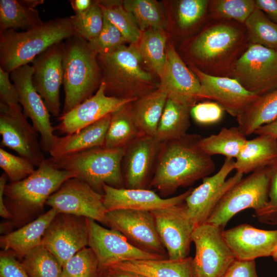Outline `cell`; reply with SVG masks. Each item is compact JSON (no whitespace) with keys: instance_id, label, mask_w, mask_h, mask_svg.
Here are the masks:
<instances>
[{"instance_id":"cell-1","label":"cell","mask_w":277,"mask_h":277,"mask_svg":"<svg viewBox=\"0 0 277 277\" xmlns=\"http://www.w3.org/2000/svg\"><path fill=\"white\" fill-rule=\"evenodd\" d=\"M202 137L187 134L175 140L162 143L150 186L163 195L177 188L192 185L212 174L215 168L212 156L200 145Z\"/></svg>"},{"instance_id":"cell-2","label":"cell","mask_w":277,"mask_h":277,"mask_svg":"<svg viewBox=\"0 0 277 277\" xmlns=\"http://www.w3.org/2000/svg\"><path fill=\"white\" fill-rule=\"evenodd\" d=\"M192 41L189 54L203 72L230 77L248 41L244 24L232 20H214Z\"/></svg>"},{"instance_id":"cell-3","label":"cell","mask_w":277,"mask_h":277,"mask_svg":"<svg viewBox=\"0 0 277 277\" xmlns=\"http://www.w3.org/2000/svg\"><path fill=\"white\" fill-rule=\"evenodd\" d=\"M76 35L70 17L50 19L26 31L0 30V68L10 73L52 46Z\"/></svg>"},{"instance_id":"cell-4","label":"cell","mask_w":277,"mask_h":277,"mask_svg":"<svg viewBox=\"0 0 277 277\" xmlns=\"http://www.w3.org/2000/svg\"><path fill=\"white\" fill-rule=\"evenodd\" d=\"M72 177H75L74 173L56 168L48 159L27 177L7 184L4 202L13 222L23 226L29 223L43 210L49 196Z\"/></svg>"},{"instance_id":"cell-5","label":"cell","mask_w":277,"mask_h":277,"mask_svg":"<svg viewBox=\"0 0 277 277\" xmlns=\"http://www.w3.org/2000/svg\"><path fill=\"white\" fill-rule=\"evenodd\" d=\"M64 45L63 84L65 100L62 114L92 96L102 81L97 54L87 40L75 35L66 39Z\"/></svg>"},{"instance_id":"cell-6","label":"cell","mask_w":277,"mask_h":277,"mask_svg":"<svg viewBox=\"0 0 277 277\" xmlns=\"http://www.w3.org/2000/svg\"><path fill=\"white\" fill-rule=\"evenodd\" d=\"M102 81L108 96L136 98L152 90L151 74L142 67L137 44L123 45L105 54L97 55Z\"/></svg>"},{"instance_id":"cell-7","label":"cell","mask_w":277,"mask_h":277,"mask_svg":"<svg viewBox=\"0 0 277 277\" xmlns=\"http://www.w3.org/2000/svg\"><path fill=\"white\" fill-rule=\"evenodd\" d=\"M125 148L101 146L50 158L56 168L74 173L75 177L103 194V186L124 188L122 161Z\"/></svg>"},{"instance_id":"cell-8","label":"cell","mask_w":277,"mask_h":277,"mask_svg":"<svg viewBox=\"0 0 277 277\" xmlns=\"http://www.w3.org/2000/svg\"><path fill=\"white\" fill-rule=\"evenodd\" d=\"M270 182L268 167L242 178L222 197L205 223L224 230L234 215L245 209H252L259 221L266 224Z\"/></svg>"},{"instance_id":"cell-9","label":"cell","mask_w":277,"mask_h":277,"mask_svg":"<svg viewBox=\"0 0 277 277\" xmlns=\"http://www.w3.org/2000/svg\"><path fill=\"white\" fill-rule=\"evenodd\" d=\"M231 77L261 96L277 89V50L248 43L233 68Z\"/></svg>"},{"instance_id":"cell-10","label":"cell","mask_w":277,"mask_h":277,"mask_svg":"<svg viewBox=\"0 0 277 277\" xmlns=\"http://www.w3.org/2000/svg\"><path fill=\"white\" fill-rule=\"evenodd\" d=\"M222 231L219 227L207 223L194 228L191 236L195 248L192 261L193 277H222L236 259Z\"/></svg>"},{"instance_id":"cell-11","label":"cell","mask_w":277,"mask_h":277,"mask_svg":"<svg viewBox=\"0 0 277 277\" xmlns=\"http://www.w3.org/2000/svg\"><path fill=\"white\" fill-rule=\"evenodd\" d=\"M46 205L60 213L93 220L107 225L103 194L76 177L64 182L48 199Z\"/></svg>"},{"instance_id":"cell-12","label":"cell","mask_w":277,"mask_h":277,"mask_svg":"<svg viewBox=\"0 0 277 277\" xmlns=\"http://www.w3.org/2000/svg\"><path fill=\"white\" fill-rule=\"evenodd\" d=\"M234 163L233 159L226 158L220 170L202 179V184L192 189L186 198L187 214L195 227L206 222L224 194L243 178V174L236 172L227 179L234 170Z\"/></svg>"},{"instance_id":"cell-13","label":"cell","mask_w":277,"mask_h":277,"mask_svg":"<svg viewBox=\"0 0 277 277\" xmlns=\"http://www.w3.org/2000/svg\"><path fill=\"white\" fill-rule=\"evenodd\" d=\"M37 133L27 121L19 104L8 106L0 103L1 147L14 150L37 167L45 160Z\"/></svg>"},{"instance_id":"cell-14","label":"cell","mask_w":277,"mask_h":277,"mask_svg":"<svg viewBox=\"0 0 277 277\" xmlns=\"http://www.w3.org/2000/svg\"><path fill=\"white\" fill-rule=\"evenodd\" d=\"M42 245L63 267L73 255L88 245L87 218L58 213L46 229Z\"/></svg>"},{"instance_id":"cell-15","label":"cell","mask_w":277,"mask_h":277,"mask_svg":"<svg viewBox=\"0 0 277 277\" xmlns=\"http://www.w3.org/2000/svg\"><path fill=\"white\" fill-rule=\"evenodd\" d=\"M33 69L26 65L10 73V78L17 91L19 104L26 117L41 135V144L44 151L49 152L57 136L50 121V112L32 82Z\"/></svg>"},{"instance_id":"cell-16","label":"cell","mask_w":277,"mask_h":277,"mask_svg":"<svg viewBox=\"0 0 277 277\" xmlns=\"http://www.w3.org/2000/svg\"><path fill=\"white\" fill-rule=\"evenodd\" d=\"M87 219L88 246L94 252L100 268L128 261L165 259L136 247L118 231L105 228L96 221Z\"/></svg>"},{"instance_id":"cell-17","label":"cell","mask_w":277,"mask_h":277,"mask_svg":"<svg viewBox=\"0 0 277 277\" xmlns=\"http://www.w3.org/2000/svg\"><path fill=\"white\" fill-rule=\"evenodd\" d=\"M106 221L107 226L120 232L136 247L166 258L167 253L151 212L131 209L109 211Z\"/></svg>"},{"instance_id":"cell-18","label":"cell","mask_w":277,"mask_h":277,"mask_svg":"<svg viewBox=\"0 0 277 277\" xmlns=\"http://www.w3.org/2000/svg\"><path fill=\"white\" fill-rule=\"evenodd\" d=\"M64 43L49 47L32 61L33 84L54 116H60V91L63 82Z\"/></svg>"},{"instance_id":"cell-19","label":"cell","mask_w":277,"mask_h":277,"mask_svg":"<svg viewBox=\"0 0 277 277\" xmlns=\"http://www.w3.org/2000/svg\"><path fill=\"white\" fill-rule=\"evenodd\" d=\"M184 203L151 211L157 233L170 260L188 257L192 234L196 227L187 214Z\"/></svg>"},{"instance_id":"cell-20","label":"cell","mask_w":277,"mask_h":277,"mask_svg":"<svg viewBox=\"0 0 277 277\" xmlns=\"http://www.w3.org/2000/svg\"><path fill=\"white\" fill-rule=\"evenodd\" d=\"M158 88L167 98L192 108L201 98V84L195 73L188 68L174 47L169 44Z\"/></svg>"},{"instance_id":"cell-21","label":"cell","mask_w":277,"mask_h":277,"mask_svg":"<svg viewBox=\"0 0 277 277\" xmlns=\"http://www.w3.org/2000/svg\"><path fill=\"white\" fill-rule=\"evenodd\" d=\"M136 98L108 96L106 93V85L102 82L92 96L60 116V123L55 129L66 135L72 134L112 114Z\"/></svg>"},{"instance_id":"cell-22","label":"cell","mask_w":277,"mask_h":277,"mask_svg":"<svg viewBox=\"0 0 277 277\" xmlns=\"http://www.w3.org/2000/svg\"><path fill=\"white\" fill-rule=\"evenodd\" d=\"M189 68L200 81L201 98L214 101L232 116L238 117L259 97L235 78L206 74L194 65Z\"/></svg>"},{"instance_id":"cell-23","label":"cell","mask_w":277,"mask_h":277,"mask_svg":"<svg viewBox=\"0 0 277 277\" xmlns=\"http://www.w3.org/2000/svg\"><path fill=\"white\" fill-rule=\"evenodd\" d=\"M222 235L236 259L272 256L277 248V229L263 230L248 224L224 230Z\"/></svg>"},{"instance_id":"cell-24","label":"cell","mask_w":277,"mask_h":277,"mask_svg":"<svg viewBox=\"0 0 277 277\" xmlns=\"http://www.w3.org/2000/svg\"><path fill=\"white\" fill-rule=\"evenodd\" d=\"M192 189L175 196L163 198L145 188H115L104 185V203L108 211L131 209L151 212L183 204Z\"/></svg>"},{"instance_id":"cell-25","label":"cell","mask_w":277,"mask_h":277,"mask_svg":"<svg viewBox=\"0 0 277 277\" xmlns=\"http://www.w3.org/2000/svg\"><path fill=\"white\" fill-rule=\"evenodd\" d=\"M162 143L154 136L141 134L125 148L122 164L128 188H145Z\"/></svg>"},{"instance_id":"cell-26","label":"cell","mask_w":277,"mask_h":277,"mask_svg":"<svg viewBox=\"0 0 277 277\" xmlns=\"http://www.w3.org/2000/svg\"><path fill=\"white\" fill-rule=\"evenodd\" d=\"M58 213L56 210L51 208L16 230L2 236L1 247L22 260L31 250L42 244L46 229Z\"/></svg>"},{"instance_id":"cell-27","label":"cell","mask_w":277,"mask_h":277,"mask_svg":"<svg viewBox=\"0 0 277 277\" xmlns=\"http://www.w3.org/2000/svg\"><path fill=\"white\" fill-rule=\"evenodd\" d=\"M192 261L190 256L177 260H137L118 263L108 268L144 277H193Z\"/></svg>"},{"instance_id":"cell-28","label":"cell","mask_w":277,"mask_h":277,"mask_svg":"<svg viewBox=\"0 0 277 277\" xmlns=\"http://www.w3.org/2000/svg\"><path fill=\"white\" fill-rule=\"evenodd\" d=\"M111 114L77 132L57 137L49 153L57 157L104 146Z\"/></svg>"},{"instance_id":"cell-29","label":"cell","mask_w":277,"mask_h":277,"mask_svg":"<svg viewBox=\"0 0 277 277\" xmlns=\"http://www.w3.org/2000/svg\"><path fill=\"white\" fill-rule=\"evenodd\" d=\"M277 160V140L267 134L247 140L234 163V170L243 174L272 165Z\"/></svg>"},{"instance_id":"cell-30","label":"cell","mask_w":277,"mask_h":277,"mask_svg":"<svg viewBox=\"0 0 277 277\" xmlns=\"http://www.w3.org/2000/svg\"><path fill=\"white\" fill-rule=\"evenodd\" d=\"M167 100L166 94L157 88L131 103L134 121L142 134L155 136Z\"/></svg>"},{"instance_id":"cell-31","label":"cell","mask_w":277,"mask_h":277,"mask_svg":"<svg viewBox=\"0 0 277 277\" xmlns=\"http://www.w3.org/2000/svg\"><path fill=\"white\" fill-rule=\"evenodd\" d=\"M191 108L167 98L154 137L163 143L185 136L190 125Z\"/></svg>"},{"instance_id":"cell-32","label":"cell","mask_w":277,"mask_h":277,"mask_svg":"<svg viewBox=\"0 0 277 277\" xmlns=\"http://www.w3.org/2000/svg\"><path fill=\"white\" fill-rule=\"evenodd\" d=\"M276 118L277 89L259 96L247 109L236 117L237 127L247 136Z\"/></svg>"},{"instance_id":"cell-33","label":"cell","mask_w":277,"mask_h":277,"mask_svg":"<svg viewBox=\"0 0 277 277\" xmlns=\"http://www.w3.org/2000/svg\"><path fill=\"white\" fill-rule=\"evenodd\" d=\"M131 103L125 105L111 114L104 147L112 149L125 148L142 134L134 121Z\"/></svg>"},{"instance_id":"cell-34","label":"cell","mask_w":277,"mask_h":277,"mask_svg":"<svg viewBox=\"0 0 277 277\" xmlns=\"http://www.w3.org/2000/svg\"><path fill=\"white\" fill-rule=\"evenodd\" d=\"M247 140L237 126L224 127L216 134L202 137L200 145L211 156L217 154L236 159Z\"/></svg>"},{"instance_id":"cell-35","label":"cell","mask_w":277,"mask_h":277,"mask_svg":"<svg viewBox=\"0 0 277 277\" xmlns=\"http://www.w3.org/2000/svg\"><path fill=\"white\" fill-rule=\"evenodd\" d=\"M43 23L37 9L25 6L17 0L0 1V30L26 31Z\"/></svg>"},{"instance_id":"cell-36","label":"cell","mask_w":277,"mask_h":277,"mask_svg":"<svg viewBox=\"0 0 277 277\" xmlns=\"http://www.w3.org/2000/svg\"><path fill=\"white\" fill-rule=\"evenodd\" d=\"M167 36L164 30L150 28L142 32L137 43L143 63L160 76L166 56Z\"/></svg>"},{"instance_id":"cell-37","label":"cell","mask_w":277,"mask_h":277,"mask_svg":"<svg viewBox=\"0 0 277 277\" xmlns=\"http://www.w3.org/2000/svg\"><path fill=\"white\" fill-rule=\"evenodd\" d=\"M104 17L121 32L127 42L137 44L142 32L133 17L123 6L122 2L116 1H98Z\"/></svg>"},{"instance_id":"cell-38","label":"cell","mask_w":277,"mask_h":277,"mask_svg":"<svg viewBox=\"0 0 277 277\" xmlns=\"http://www.w3.org/2000/svg\"><path fill=\"white\" fill-rule=\"evenodd\" d=\"M248 43L277 50V24L255 7L244 24Z\"/></svg>"},{"instance_id":"cell-39","label":"cell","mask_w":277,"mask_h":277,"mask_svg":"<svg viewBox=\"0 0 277 277\" xmlns=\"http://www.w3.org/2000/svg\"><path fill=\"white\" fill-rule=\"evenodd\" d=\"M123 6L133 17L142 32L150 28L164 30L166 19L159 3L154 0H126Z\"/></svg>"},{"instance_id":"cell-40","label":"cell","mask_w":277,"mask_h":277,"mask_svg":"<svg viewBox=\"0 0 277 277\" xmlns=\"http://www.w3.org/2000/svg\"><path fill=\"white\" fill-rule=\"evenodd\" d=\"M21 262L28 277H62V265L42 244L28 252Z\"/></svg>"},{"instance_id":"cell-41","label":"cell","mask_w":277,"mask_h":277,"mask_svg":"<svg viewBox=\"0 0 277 277\" xmlns=\"http://www.w3.org/2000/svg\"><path fill=\"white\" fill-rule=\"evenodd\" d=\"M255 7L254 0H212L208 9L214 20H232L244 24Z\"/></svg>"},{"instance_id":"cell-42","label":"cell","mask_w":277,"mask_h":277,"mask_svg":"<svg viewBox=\"0 0 277 277\" xmlns=\"http://www.w3.org/2000/svg\"><path fill=\"white\" fill-rule=\"evenodd\" d=\"M98 260L90 247H85L73 255L63 266L62 277H98Z\"/></svg>"},{"instance_id":"cell-43","label":"cell","mask_w":277,"mask_h":277,"mask_svg":"<svg viewBox=\"0 0 277 277\" xmlns=\"http://www.w3.org/2000/svg\"><path fill=\"white\" fill-rule=\"evenodd\" d=\"M76 35L90 42L100 33L104 25V15L98 1H93L85 13L70 16Z\"/></svg>"},{"instance_id":"cell-44","label":"cell","mask_w":277,"mask_h":277,"mask_svg":"<svg viewBox=\"0 0 277 277\" xmlns=\"http://www.w3.org/2000/svg\"><path fill=\"white\" fill-rule=\"evenodd\" d=\"M34 165L29 160L15 155L0 148V167L7 175L10 183L20 181L35 170Z\"/></svg>"},{"instance_id":"cell-45","label":"cell","mask_w":277,"mask_h":277,"mask_svg":"<svg viewBox=\"0 0 277 277\" xmlns=\"http://www.w3.org/2000/svg\"><path fill=\"white\" fill-rule=\"evenodd\" d=\"M209 2L208 0L179 1L176 11L179 27L186 30L197 23L205 15Z\"/></svg>"},{"instance_id":"cell-46","label":"cell","mask_w":277,"mask_h":277,"mask_svg":"<svg viewBox=\"0 0 277 277\" xmlns=\"http://www.w3.org/2000/svg\"><path fill=\"white\" fill-rule=\"evenodd\" d=\"M88 42L92 49L100 55L109 53L127 43L117 28L104 17L100 33Z\"/></svg>"},{"instance_id":"cell-47","label":"cell","mask_w":277,"mask_h":277,"mask_svg":"<svg viewBox=\"0 0 277 277\" xmlns=\"http://www.w3.org/2000/svg\"><path fill=\"white\" fill-rule=\"evenodd\" d=\"M224 111L217 103L207 101L196 104L191 108L190 114L197 123L208 125L220 122Z\"/></svg>"},{"instance_id":"cell-48","label":"cell","mask_w":277,"mask_h":277,"mask_svg":"<svg viewBox=\"0 0 277 277\" xmlns=\"http://www.w3.org/2000/svg\"><path fill=\"white\" fill-rule=\"evenodd\" d=\"M270 174L266 224H277V160L268 166Z\"/></svg>"},{"instance_id":"cell-49","label":"cell","mask_w":277,"mask_h":277,"mask_svg":"<svg viewBox=\"0 0 277 277\" xmlns=\"http://www.w3.org/2000/svg\"><path fill=\"white\" fill-rule=\"evenodd\" d=\"M0 277H28L21 262L6 251L1 252Z\"/></svg>"},{"instance_id":"cell-50","label":"cell","mask_w":277,"mask_h":277,"mask_svg":"<svg viewBox=\"0 0 277 277\" xmlns=\"http://www.w3.org/2000/svg\"><path fill=\"white\" fill-rule=\"evenodd\" d=\"M10 77V73L0 68V103L8 106L19 104L17 91Z\"/></svg>"},{"instance_id":"cell-51","label":"cell","mask_w":277,"mask_h":277,"mask_svg":"<svg viewBox=\"0 0 277 277\" xmlns=\"http://www.w3.org/2000/svg\"><path fill=\"white\" fill-rule=\"evenodd\" d=\"M222 277H258L255 260L235 259Z\"/></svg>"},{"instance_id":"cell-52","label":"cell","mask_w":277,"mask_h":277,"mask_svg":"<svg viewBox=\"0 0 277 277\" xmlns=\"http://www.w3.org/2000/svg\"><path fill=\"white\" fill-rule=\"evenodd\" d=\"M256 7L266 14L269 18L277 24V0H254Z\"/></svg>"},{"instance_id":"cell-53","label":"cell","mask_w":277,"mask_h":277,"mask_svg":"<svg viewBox=\"0 0 277 277\" xmlns=\"http://www.w3.org/2000/svg\"><path fill=\"white\" fill-rule=\"evenodd\" d=\"M8 179L7 175L3 173L0 176V215L5 219H11V214L8 210L4 199V190Z\"/></svg>"},{"instance_id":"cell-54","label":"cell","mask_w":277,"mask_h":277,"mask_svg":"<svg viewBox=\"0 0 277 277\" xmlns=\"http://www.w3.org/2000/svg\"><path fill=\"white\" fill-rule=\"evenodd\" d=\"M69 2L75 14H81L86 12L93 3V1L91 0H72Z\"/></svg>"},{"instance_id":"cell-55","label":"cell","mask_w":277,"mask_h":277,"mask_svg":"<svg viewBox=\"0 0 277 277\" xmlns=\"http://www.w3.org/2000/svg\"><path fill=\"white\" fill-rule=\"evenodd\" d=\"M254 133L258 135H269L277 140V118L271 123L260 127Z\"/></svg>"},{"instance_id":"cell-56","label":"cell","mask_w":277,"mask_h":277,"mask_svg":"<svg viewBox=\"0 0 277 277\" xmlns=\"http://www.w3.org/2000/svg\"><path fill=\"white\" fill-rule=\"evenodd\" d=\"M19 2L24 6L33 9L44 3V0H19Z\"/></svg>"},{"instance_id":"cell-57","label":"cell","mask_w":277,"mask_h":277,"mask_svg":"<svg viewBox=\"0 0 277 277\" xmlns=\"http://www.w3.org/2000/svg\"><path fill=\"white\" fill-rule=\"evenodd\" d=\"M114 277H144L139 275L111 270Z\"/></svg>"},{"instance_id":"cell-58","label":"cell","mask_w":277,"mask_h":277,"mask_svg":"<svg viewBox=\"0 0 277 277\" xmlns=\"http://www.w3.org/2000/svg\"><path fill=\"white\" fill-rule=\"evenodd\" d=\"M98 277H114L111 270L108 268H101Z\"/></svg>"},{"instance_id":"cell-59","label":"cell","mask_w":277,"mask_h":277,"mask_svg":"<svg viewBox=\"0 0 277 277\" xmlns=\"http://www.w3.org/2000/svg\"><path fill=\"white\" fill-rule=\"evenodd\" d=\"M273 261L277 263V248L272 255Z\"/></svg>"}]
</instances>
